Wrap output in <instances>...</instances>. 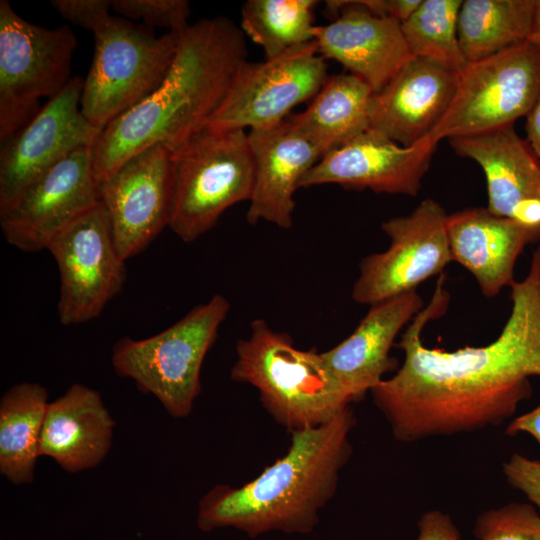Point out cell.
Returning a JSON list of instances; mask_svg holds the SVG:
<instances>
[{"label":"cell","mask_w":540,"mask_h":540,"mask_svg":"<svg viewBox=\"0 0 540 540\" xmlns=\"http://www.w3.org/2000/svg\"><path fill=\"white\" fill-rule=\"evenodd\" d=\"M93 34L94 55L80 107L84 117L103 130L158 88L173 63L181 33L156 36L151 27L110 16Z\"/></svg>","instance_id":"7"},{"label":"cell","mask_w":540,"mask_h":540,"mask_svg":"<svg viewBox=\"0 0 540 540\" xmlns=\"http://www.w3.org/2000/svg\"><path fill=\"white\" fill-rule=\"evenodd\" d=\"M441 274L430 302L412 319L396 345L404 353L396 373L370 392L393 436L415 442L473 432L511 417L540 376V248L527 276L511 285V313L499 336L480 347L428 348L422 332L448 308Z\"/></svg>","instance_id":"1"},{"label":"cell","mask_w":540,"mask_h":540,"mask_svg":"<svg viewBox=\"0 0 540 540\" xmlns=\"http://www.w3.org/2000/svg\"><path fill=\"white\" fill-rule=\"evenodd\" d=\"M437 147L429 137L402 146L368 128L326 152L302 177L299 188L337 184L346 189L416 196Z\"/></svg>","instance_id":"16"},{"label":"cell","mask_w":540,"mask_h":540,"mask_svg":"<svg viewBox=\"0 0 540 540\" xmlns=\"http://www.w3.org/2000/svg\"><path fill=\"white\" fill-rule=\"evenodd\" d=\"M423 308L416 290L371 305L346 339L322 352L327 366L354 401L397 368L396 360L390 356L391 347L401 329Z\"/></svg>","instance_id":"21"},{"label":"cell","mask_w":540,"mask_h":540,"mask_svg":"<svg viewBox=\"0 0 540 540\" xmlns=\"http://www.w3.org/2000/svg\"><path fill=\"white\" fill-rule=\"evenodd\" d=\"M473 534L476 540H540V513L522 503L487 510L477 517Z\"/></svg>","instance_id":"29"},{"label":"cell","mask_w":540,"mask_h":540,"mask_svg":"<svg viewBox=\"0 0 540 540\" xmlns=\"http://www.w3.org/2000/svg\"><path fill=\"white\" fill-rule=\"evenodd\" d=\"M505 432L509 436H514L519 432L529 433L540 445V405L512 420Z\"/></svg>","instance_id":"35"},{"label":"cell","mask_w":540,"mask_h":540,"mask_svg":"<svg viewBox=\"0 0 540 540\" xmlns=\"http://www.w3.org/2000/svg\"><path fill=\"white\" fill-rule=\"evenodd\" d=\"M508 483L524 493L540 513V461L513 454L503 463Z\"/></svg>","instance_id":"32"},{"label":"cell","mask_w":540,"mask_h":540,"mask_svg":"<svg viewBox=\"0 0 540 540\" xmlns=\"http://www.w3.org/2000/svg\"><path fill=\"white\" fill-rule=\"evenodd\" d=\"M422 0H364L358 3L374 15L393 18L400 23L407 20Z\"/></svg>","instance_id":"34"},{"label":"cell","mask_w":540,"mask_h":540,"mask_svg":"<svg viewBox=\"0 0 540 540\" xmlns=\"http://www.w3.org/2000/svg\"><path fill=\"white\" fill-rule=\"evenodd\" d=\"M462 0H422L401 29L412 57L460 72L467 61L458 39Z\"/></svg>","instance_id":"28"},{"label":"cell","mask_w":540,"mask_h":540,"mask_svg":"<svg viewBox=\"0 0 540 540\" xmlns=\"http://www.w3.org/2000/svg\"><path fill=\"white\" fill-rule=\"evenodd\" d=\"M51 6L68 22L94 32L111 15L109 0H52Z\"/></svg>","instance_id":"31"},{"label":"cell","mask_w":540,"mask_h":540,"mask_svg":"<svg viewBox=\"0 0 540 540\" xmlns=\"http://www.w3.org/2000/svg\"><path fill=\"white\" fill-rule=\"evenodd\" d=\"M457 74L430 60L412 57L373 94L370 128L405 147L428 138L450 107Z\"/></svg>","instance_id":"19"},{"label":"cell","mask_w":540,"mask_h":540,"mask_svg":"<svg viewBox=\"0 0 540 540\" xmlns=\"http://www.w3.org/2000/svg\"><path fill=\"white\" fill-rule=\"evenodd\" d=\"M99 203L93 147H80L32 182L0 213L1 230L13 247L38 252Z\"/></svg>","instance_id":"14"},{"label":"cell","mask_w":540,"mask_h":540,"mask_svg":"<svg viewBox=\"0 0 540 540\" xmlns=\"http://www.w3.org/2000/svg\"><path fill=\"white\" fill-rule=\"evenodd\" d=\"M76 47L68 26L32 24L0 1V141L35 116L41 98L68 84Z\"/></svg>","instance_id":"8"},{"label":"cell","mask_w":540,"mask_h":540,"mask_svg":"<svg viewBox=\"0 0 540 540\" xmlns=\"http://www.w3.org/2000/svg\"><path fill=\"white\" fill-rule=\"evenodd\" d=\"M169 226L184 242L211 230L231 206L250 200L254 162L245 130L203 128L172 151Z\"/></svg>","instance_id":"6"},{"label":"cell","mask_w":540,"mask_h":540,"mask_svg":"<svg viewBox=\"0 0 540 540\" xmlns=\"http://www.w3.org/2000/svg\"><path fill=\"white\" fill-rule=\"evenodd\" d=\"M540 99V52L524 41L495 55L467 62L457 74L453 100L429 138L488 132L527 116Z\"/></svg>","instance_id":"9"},{"label":"cell","mask_w":540,"mask_h":540,"mask_svg":"<svg viewBox=\"0 0 540 540\" xmlns=\"http://www.w3.org/2000/svg\"><path fill=\"white\" fill-rule=\"evenodd\" d=\"M447 216L438 202L426 198L410 214L384 221L381 228L390 245L362 259L352 288L353 300L371 306L415 291L430 277L441 275L453 261Z\"/></svg>","instance_id":"11"},{"label":"cell","mask_w":540,"mask_h":540,"mask_svg":"<svg viewBox=\"0 0 540 540\" xmlns=\"http://www.w3.org/2000/svg\"><path fill=\"white\" fill-rule=\"evenodd\" d=\"M416 540H461V535L451 517L439 510L427 511L418 521Z\"/></svg>","instance_id":"33"},{"label":"cell","mask_w":540,"mask_h":540,"mask_svg":"<svg viewBox=\"0 0 540 540\" xmlns=\"http://www.w3.org/2000/svg\"><path fill=\"white\" fill-rule=\"evenodd\" d=\"M230 375L253 386L265 410L290 432L323 425L354 401L322 352L297 348L263 319L252 321L249 335L237 341Z\"/></svg>","instance_id":"4"},{"label":"cell","mask_w":540,"mask_h":540,"mask_svg":"<svg viewBox=\"0 0 540 540\" xmlns=\"http://www.w3.org/2000/svg\"><path fill=\"white\" fill-rule=\"evenodd\" d=\"M254 162V185L246 220L260 221L282 229L293 225L294 194L304 174L322 157L307 139L282 123L248 132Z\"/></svg>","instance_id":"20"},{"label":"cell","mask_w":540,"mask_h":540,"mask_svg":"<svg viewBox=\"0 0 540 540\" xmlns=\"http://www.w3.org/2000/svg\"><path fill=\"white\" fill-rule=\"evenodd\" d=\"M59 271L57 306L62 325L97 318L123 288L125 261L119 255L108 214L101 203L92 208L49 244Z\"/></svg>","instance_id":"12"},{"label":"cell","mask_w":540,"mask_h":540,"mask_svg":"<svg viewBox=\"0 0 540 540\" xmlns=\"http://www.w3.org/2000/svg\"><path fill=\"white\" fill-rule=\"evenodd\" d=\"M446 230L452 260L473 275L489 298L515 281L517 258L527 244L536 241L519 223L481 207L448 214Z\"/></svg>","instance_id":"22"},{"label":"cell","mask_w":540,"mask_h":540,"mask_svg":"<svg viewBox=\"0 0 540 540\" xmlns=\"http://www.w3.org/2000/svg\"><path fill=\"white\" fill-rule=\"evenodd\" d=\"M527 141L540 159V99L526 116Z\"/></svg>","instance_id":"36"},{"label":"cell","mask_w":540,"mask_h":540,"mask_svg":"<svg viewBox=\"0 0 540 540\" xmlns=\"http://www.w3.org/2000/svg\"><path fill=\"white\" fill-rule=\"evenodd\" d=\"M246 60L245 35L231 19L189 25L158 88L102 130L93 147L96 182L142 150L162 144L174 151L201 131Z\"/></svg>","instance_id":"2"},{"label":"cell","mask_w":540,"mask_h":540,"mask_svg":"<svg viewBox=\"0 0 540 540\" xmlns=\"http://www.w3.org/2000/svg\"><path fill=\"white\" fill-rule=\"evenodd\" d=\"M112 10L127 20L173 33H182L189 26L190 5L186 0H113Z\"/></svg>","instance_id":"30"},{"label":"cell","mask_w":540,"mask_h":540,"mask_svg":"<svg viewBox=\"0 0 540 540\" xmlns=\"http://www.w3.org/2000/svg\"><path fill=\"white\" fill-rule=\"evenodd\" d=\"M315 0H247L240 28L272 59L313 40Z\"/></svg>","instance_id":"27"},{"label":"cell","mask_w":540,"mask_h":540,"mask_svg":"<svg viewBox=\"0 0 540 540\" xmlns=\"http://www.w3.org/2000/svg\"><path fill=\"white\" fill-rule=\"evenodd\" d=\"M230 302L215 294L165 330L145 339H119L112 351L117 375L134 380L174 418L188 416L201 391L200 372Z\"/></svg>","instance_id":"5"},{"label":"cell","mask_w":540,"mask_h":540,"mask_svg":"<svg viewBox=\"0 0 540 540\" xmlns=\"http://www.w3.org/2000/svg\"><path fill=\"white\" fill-rule=\"evenodd\" d=\"M373 94L372 88L353 74L332 75L307 109L286 119L292 130L323 156L370 128Z\"/></svg>","instance_id":"24"},{"label":"cell","mask_w":540,"mask_h":540,"mask_svg":"<svg viewBox=\"0 0 540 540\" xmlns=\"http://www.w3.org/2000/svg\"><path fill=\"white\" fill-rule=\"evenodd\" d=\"M354 425L348 406L323 425L291 432L287 452L259 476L239 487L215 486L202 497L198 528H233L250 537L311 533L351 457Z\"/></svg>","instance_id":"3"},{"label":"cell","mask_w":540,"mask_h":540,"mask_svg":"<svg viewBox=\"0 0 540 540\" xmlns=\"http://www.w3.org/2000/svg\"><path fill=\"white\" fill-rule=\"evenodd\" d=\"M325 5L336 19L313 27L318 53L379 92L412 58L401 23L372 14L358 1L331 0Z\"/></svg>","instance_id":"18"},{"label":"cell","mask_w":540,"mask_h":540,"mask_svg":"<svg viewBox=\"0 0 540 540\" xmlns=\"http://www.w3.org/2000/svg\"><path fill=\"white\" fill-rule=\"evenodd\" d=\"M457 155L474 160L487 185V209L540 239V159L514 125L448 139Z\"/></svg>","instance_id":"17"},{"label":"cell","mask_w":540,"mask_h":540,"mask_svg":"<svg viewBox=\"0 0 540 540\" xmlns=\"http://www.w3.org/2000/svg\"><path fill=\"white\" fill-rule=\"evenodd\" d=\"M84 79L68 84L0 146V213L47 170L74 150L94 147L102 130L80 107Z\"/></svg>","instance_id":"13"},{"label":"cell","mask_w":540,"mask_h":540,"mask_svg":"<svg viewBox=\"0 0 540 540\" xmlns=\"http://www.w3.org/2000/svg\"><path fill=\"white\" fill-rule=\"evenodd\" d=\"M528 41L533 43L540 52V0H536L533 26Z\"/></svg>","instance_id":"37"},{"label":"cell","mask_w":540,"mask_h":540,"mask_svg":"<svg viewBox=\"0 0 540 540\" xmlns=\"http://www.w3.org/2000/svg\"><path fill=\"white\" fill-rule=\"evenodd\" d=\"M328 77L314 40L263 62L246 60L205 128L251 130L278 125L294 107L313 99Z\"/></svg>","instance_id":"10"},{"label":"cell","mask_w":540,"mask_h":540,"mask_svg":"<svg viewBox=\"0 0 540 540\" xmlns=\"http://www.w3.org/2000/svg\"><path fill=\"white\" fill-rule=\"evenodd\" d=\"M48 403L46 388L35 382L18 383L1 398L0 472L14 484L34 478Z\"/></svg>","instance_id":"25"},{"label":"cell","mask_w":540,"mask_h":540,"mask_svg":"<svg viewBox=\"0 0 540 540\" xmlns=\"http://www.w3.org/2000/svg\"><path fill=\"white\" fill-rule=\"evenodd\" d=\"M98 193L110 220L116 248L126 262L169 226L172 151L157 144L136 153L98 183Z\"/></svg>","instance_id":"15"},{"label":"cell","mask_w":540,"mask_h":540,"mask_svg":"<svg viewBox=\"0 0 540 540\" xmlns=\"http://www.w3.org/2000/svg\"><path fill=\"white\" fill-rule=\"evenodd\" d=\"M536 0H464L458 39L467 62L477 61L527 41Z\"/></svg>","instance_id":"26"},{"label":"cell","mask_w":540,"mask_h":540,"mask_svg":"<svg viewBox=\"0 0 540 540\" xmlns=\"http://www.w3.org/2000/svg\"><path fill=\"white\" fill-rule=\"evenodd\" d=\"M114 425L100 394L75 383L48 403L39 455L71 473L93 468L110 449Z\"/></svg>","instance_id":"23"}]
</instances>
